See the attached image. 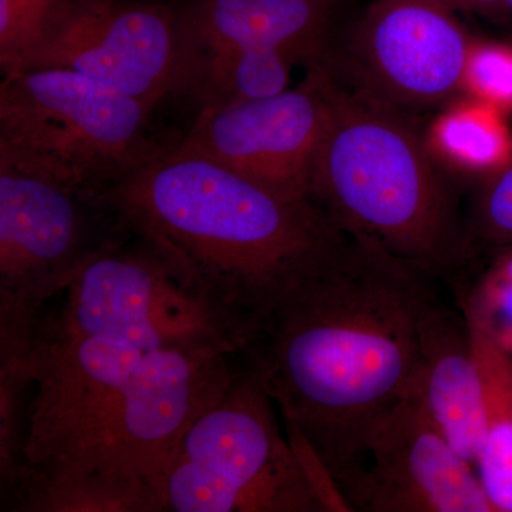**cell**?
<instances>
[{
  "mask_svg": "<svg viewBox=\"0 0 512 512\" xmlns=\"http://www.w3.org/2000/svg\"><path fill=\"white\" fill-rule=\"evenodd\" d=\"M430 279L346 235L276 299L239 353L343 500L380 424L421 386L419 320Z\"/></svg>",
  "mask_w": 512,
  "mask_h": 512,
  "instance_id": "obj_1",
  "label": "cell"
},
{
  "mask_svg": "<svg viewBox=\"0 0 512 512\" xmlns=\"http://www.w3.org/2000/svg\"><path fill=\"white\" fill-rule=\"evenodd\" d=\"M96 200L204 289L247 343L276 299L346 238L312 200L281 197L178 146L158 150Z\"/></svg>",
  "mask_w": 512,
  "mask_h": 512,
  "instance_id": "obj_2",
  "label": "cell"
},
{
  "mask_svg": "<svg viewBox=\"0 0 512 512\" xmlns=\"http://www.w3.org/2000/svg\"><path fill=\"white\" fill-rule=\"evenodd\" d=\"M311 200L343 234L431 279L456 274L470 256L453 191L426 141L397 110L333 79Z\"/></svg>",
  "mask_w": 512,
  "mask_h": 512,
  "instance_id": "obj_3",
  "label": "cell"
},
{
  "mask_svg": "<svg viewBox=\"0 0 512 512\" xmlns=\"http://www.w3.org/2000/svg\"><path fill=\"white\" fill-rule=\"evenodd\" d=\"M242 360V357H241ZM274 400L242 360L175 448L157 488L163 512H348L282 430Z\"/></svg>",
  "mask_w": 512,
  "mask_h": 512,
  "instance_id": "obj_4",
  "label": "cell"
},
{
  "mask_svg": "<svg viewBox=\"0 0 512 512\" xmlns=\"http://www.w3.org/2000/svg\"><path fill=\"white\" fill-rule=\"evenodd\" d=\"M146 104L67 69H23L0 84V158L96 198L150 160Z\"/></svg>",
  "mask_w": 512,
  "mask_h": 512,
  "instance_id": "obj_5",
  "label": "cell"
},
{
  "mask_svg": "<svg viewBox=\"0 0 512 512\" xmlns=\"http://www.w3.org/2000/svg\"><path fill=\"white\" fill-rule=\"evenodd\" d=\"M66 293L60 311L43 319L74 335L117 339L143 352L239 355L247 345L241 326L204 289L126 231L94 252Z\"/></svg>",
  "mask_w": 512,
  "mask_h": 512,
  "instance_id": "obj_6",
  "label": "cell"
},
{
  "mask_svg": "<svg viewBox=\"0 0 512 512\" xmlns=\"http://www.w3.org/2000/svg\"><path fill=\"white\" fill-rule=\"evenodd\" d=\"M99 201L0 158V365H29L45 305L123 229Z\"/></svg>",
  "mask_w": 512,
  "mask_h": 512,
  "instance_id": "obj_7",
  "label": "cell"
},
{
  "mask_svg": "<svg viewBox=\"0 0 512 512\" xmlns=\"http://www.w3.org/2000/svg\"><path fill=\"white\" fill-rule=\"evenodd\" d=\"M241 363L231 353L147 352L62 457L42 470L25 471L106 474L157 488L184 434L220 399Z\"/></svg>",
  "mask_w": 512,
  "mask_h": 512,
  "instance_id": "obj_8",
  "label": "cell"
},
{
  "mask_svg": "<svg viewBox=\"0 0 512 512\" xmlns=\"http://www.w3.org/2000/svg\"><path fill=\"white\" fill-rule=\"evenodd\" d=\"M332 76L313 64L305 82L268 99L198 109L178 147L289 200H311L330 114Z\"/></svg>",
  "mask_w": 512,
  "mask_h": 512,
  "instance_id": "obj_9",
  "label": "cell"
},
{
  "mask_svg": "<svg viewBox=\"0 0 512 512\" xmlns=\"http://www.w3.org/2000/svg\"><path fill=\"white\" fill-rule=\"evenodd\" d=\"M23 69L73 70L153 111L183 92L177 12L138 0H73Z\"/></svg>",
  "mask_w": 512,
  "mask_h": 512,
  "instance_id": "obj_10",
  "label": "cell"
},
{
  "mask_svg": "<svg viewBox=\"0 0 512 512\" xmlns=\"http://www.w3.org/2000/svg\"><path fill=\"white\" fill-rule=\"evenodd\" d=\"M447 0H375L353 37L360 93L390 109H426L463 90L471 39Z\"/></svg>",
  "mask_w": 512,
  "mask_h": 512,
  "instance_id": "obj_11",
  "label": "cell"
},
{
  "mask_svg": "<svg viewBox=\"0 0 512 512\" xmlns=\"http://www.w3.org/2000/svg\"><path fill=\"white\" fill-rule=\"evenodd\" d=\"M345 500L349 511L495 512L474 464L431 419L421 386L380 424Z\"/></svg>",
  "mask_w": 512,
  "mask_h": 512,
  "instance_id": "obj_12",
  "label": "cell"
},
{
  "mask_svg": "<svg viewBox=\"0 0 512 512\" xmlns=\"http://www.w3.org/2000/svg\"><path fill=\"white\" fill-rule=\"evenodd\" d=\"M146 353L121 340L64 332L42 319L30 357L35 392L25 468L42 470L62 457Z\"/></svg>",
  "mask_w": 512,
  "mask_h": 512,
  "instance_id": "obj_13",
  "label": "cell"
},
{
  "mask_svg": "<svg viewBox=\"0 0 512 512\" xmlns=\"http://www.w3.org/2000/svg\"><path fill=\"white\" fill-rule=\"evenodd\" d=\"M335 0H191L177 12L183 90L204 64L248 50H278L318 64ZM183 94V93H181Z\"/></svg>",
  "mask_w": 512,
  "mask_h": 512,
  "instance_id": "obj_14",
  "label": "cell"
},
{
  "mask_svg": "<svg viewBox=\"0 0 512 512\" xmlns=\"http://www.w3.org/2000/svg\"><path fill=\"white\" fill-rule=\"evenodd\" d=\"M421 396L431 419L474 464L484 439L485 394L473 329L431 288L421 306Z\"/></svg>",
  "mask_w": 512,
  "mask_h": 512,
  "instance_id": "obj_15",
  "label": "cell"
},
{
  "mask_svg": "<svg viewBox=\"0 0 512 512\" xmlns=\"http://www.w3.org/2000/svg\"><path fill=\"white\" fill-rule=\"evenodd\" d=\"M2 507L19 512H163L157 488L147 481L29 471L3 498Z\"/></svg>",
  "mask_w": 512,
  "mask_h": 512,
  "instance_id": "obj_16",
  "label": "cell"
},
{
  "mask_svg": "<svg viewBox=\"0 0 512 512\" xmlns=\"http://www.w3.org/2000/svg\"><path fill=\"white\" fill-rule=\"evenodd\" d=\"M473 329V328H471ZM485 394L483 444L474 467L495 512H512V355L473 329Z\"/></svg>",
  "mask_w": 512,
  "mask_h": 512,
  "instance_id": "obj_17",
  "label": "cell"
},
{
  "mask_svg": "<svg viewBox=\"0 0 512 512\" xmlns=\"http://www.w3.org/2000/svg\"><path fill=\"white\" fill-rule=\"evenodd\" d=\"M507 114L466 97L431 123L426 144L433 156L461 174L491 178L512 160Z\"/></svg>",
  "mask_w": 512,
  "mask_h": 512,
  "instance_id": "obj_18",
  "label": "cell"
},
{
  "mask_svg": "<svg viewBox=\"0 0 512 512\" xmlns=\"http://www.w3.org/2000/svg\"><path fill=\"white\" fill-rule=\"evenodd\" d=\"M457 295L468 325L512 355V245L495 249L490 264Z\"/></svg>",
  "mask_w": 512,
  "mask_h": 512,
  "instance_id": "obj_19",
  "label": "cell"
},
{
  "mask_svg": "<svg viewBox=\"0 0 512 512\" xmlns=\"http://www.w3.org/2000/svg\"><path fill=\"white\" fill-rule=\"evenodd\" d=\"M73 0H0V66L18 72Z\"/></svg>",
  "mask_w": 512,
  "mask_h": 512,
  "instance_id": "obj_20",
  "label": "cell"
},
{
  "mask_svg": "<svg viewBox=\"0 0 512 512\" xmlns=\"http://www.w3.org/2000/svg\"><path fill=\"white\" fill-rule=\"evenodd\" d=\"M461 92L504 114L512 113V45L473 39Z\"/></svg>",
  "mask_w": 512,
  "mask_h": 512,
  "instance_id": "obj_21",
  "label": "cell"
},
{
  "mask_svg": "<svg viewBox=\"0 0 512 512\" xmlns=\"http://www.w3.org/2000/svg\"><path fill=\"white\" fill-rule=\"evenodd\" d=\"M467 235L470 247L474 239L491 251L511 247L512 160L500 173L488 178L478 197Z\"/></svg>",
  "mask_w": 512,
  "mask_h": 512,
  "instance_id": "obj_22",
  "label": "cell"
},
{
  "mask_svg": "<svg viewBox=\"0 0 512 512\" xmlns=\"http://www.w3.org/2000/svg\"><path fill=\"white\" fill-rule=\"evenodd\" d=\"M456 10L478 13L504 12V0H447Z\"/></svg>",
  "mask_w": 512,
  "mask_h": 512,
  "instance_id": "obj_23",
  "label": "cell"
},
{
  "mask_svg": "<svg viewBox=\"0 0 512 512\" xmlns=\"http://www.w3.org/2000/svg\"><path fill=\"white\" fill-rule=\"evenodd\" d=\"M504 12L512 16V0H504Z\"/></svg>",
  "mask_w": 512,
  "mask_h": 512,
  "instance_id": "obj_24",
  "label": "cell"
}]
</instances>
